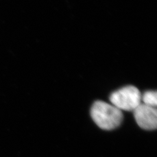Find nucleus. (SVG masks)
I'll return each mask as SVG.
<instances>
[{
    "mask_svg": "<svg viewBox=\"0 0 157 157\" xmlns=\"http://www.w3.org/2000/svg\"><path fill=\"white\" fill-rule=\"evenodd\" d=\"M143 104L150 107L156 108L157 105V93L156 91H147L141 96Z\"/></svg>",
    "mask_w": 157,
    "mask_h": 157,
    "instance_id": "obj_4",
    "label": "nucleus"
},
{
    "mask_svg": "<svg viewBox=\"0 0 157 157\" xmlns=\"http://www.w3.org/2000/svg\"><path fill=\"white\" fill-rule=\"evenodd\" d=\"M109 100L121 111H133L141 104V94L135 86H127L112 93Z\"/></svg>",
    "mask_w": 157,
    "mask_h": 157,
    "instance_id": "obj_2",
    "label": "nucleus"
},
{
    "mask_svg": "<svg viewBox=\"0 0 157 157\" xmlns=\"http://www.w3.org/2000/svg\"><path fill=\"white\" fill-rule=\"evenodd\" d=\"M137 124L141 129L153 130L157 129V111L156 108L141 104L133 111Z\"/></svg>",
    "mask_w": 157,
    "mask_h": 157,
    "instance_id": "obj_3",
    "label": "nucleus"
},
{
    "mask_svg": "<svg viewBox=\"0 0 157 157\" xmlns=\"http://www.w3.org/2000/svg\"><path fill=\"white\" fill-rule=\"evenodd\" d=\"M91 117L101 129L111 130L117 128L123 121L122 111L104 101H97L91 109Z\"/></svg>",
    "mask_w": 157,
    "mask_h": 157,
    "instance_id": "obj_1",
    "label": "nucleus"
}]
</instances>
